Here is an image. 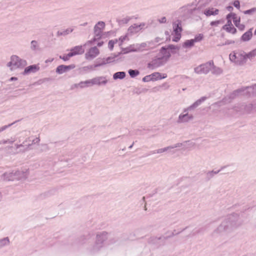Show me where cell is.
Segmentation results:
<instances>
[{"label": "cell", "mask_w": 256, "mask_h": 256, "mask_svg": "<svg viewBox=\"0 0 256 256\" xmlns=\"http://www.w3.org/2000/svg\"><path fill=\"white\" fill-rule=\"evenodd\" d=\"M239 216L233 213L228 216L218 226L214 233L216 234H222L231 231L235 228L239 224Z\"/></svg>", "instance_id": "6da1fadb"}, {"label": "cell", "mask_w": 256, "mask_h": 256, "mask_svg": "<svg viewBox=\"0 0 256 256\" xmlns=\"http://www.w3.org/2000/svg\"><path fill=\"white\" fill-rule=\"evenodd\" d=\"M29 175V170H17L5 173L2 175V178L6 181H22L28 178Z\"/></svg>", "instance_id": "7a4b0ae2"}, {"label": "cell", "mask_w": 256, "mask_h": 256, "mask_svg": "<svg viewBox=\"0 0 256 256\" xmlns=\"http://www.w3.org/2000/svg\"><path fill=\"white\" fill-rule=\"evenodd\" d=\"M255 92L256 85H254L252 86L248 87L246 88H241L240 89L237 90V91H235L229 96L228 97H227L223 104L229 102V101H231L238 97H252L253 96L255 95Z\"/></svg>", "instance_id": "3957f363"}, {"label": "cell", "mask_w": 256, "mask_h": 256, "mask_svg": "<svg viewBox=\"0 0 256 256\" xmlns=\"http://www.w3.org/2000/svg\"><path fill=\"white\" fill-rule=\"evenodd\" d=\"M108 79L105 77H98L93 79L88 80L80 82L79 83L76 84L71 87V89H80L85 87L93 86L94 85H105L108 83Z\"/></svg>", "instance_id": "277c9868"}, {"label": "cell", "mask_w": 256, "mask_h": 256, "mask_svg": "<svg viewBox=\"0 0 256 256\" xmlns=\"http://www.w3.org/2000/svg\"><path fill=\"white\" fill-rule=\"evenodd\" d=\"M229 59L232 62L237 65L245 64L248 60L247 53L241 50L232 52L229 55Z\"/></svg>", "instance_id": "5b68a950"}, {"label": "cell", "mask_w": 256, "mask_h": 256, "mask_svg": "<svg viewBox=\"0 0 256 256\" xmlns=\"http://www.w3.org/2000/svg\"><path fill=\"white\" fill-rule=\"evenodd\" d=\"M216 66L214 65V62L213 60H211L206 63L200 65L195 68L194 69L195 73L198 74H207L210 71L212 73L214 71Z\"/></svg>", "instance_id": "8992f818"}, {"label": "cell", "mask_w": 256, "mask_h": 256, "mask_svg": "<svg viewBox=\"0 0 256 256\" xmlns=\"http://www.w3.org/2000/svg\"><path fill=\"white\" fill-rule=\"evenodd\" d=\"M27 65L26 61L21 59L17 55H13L11 57V61L8 63L7 66L10 68L11 70H14L15 69L20 68L23 69Z\"/></svg>", "instance_id": "52a82bcc"}, {"label": "cell", "mask_w": 256, "mask_h": 256, "mask_svg": "<svg viewBox=\"0 0 256 256\" xmlns=\"http://www.w3.org/2000/svg\"><path fill=\"white\" fill-rule=\"evenodd\" d=\"M108 237V234L106 232L98 233L96 236L95 242L93 247V252H97L99 251L105 244Z\"/></svg>", "instance_id": "ba28073f"}, {"label": "cell", "mask_w": 256, "mask_h": 256, "mask_svg": "<svg viewBox=\"0 0 256 256\" xmlns=\"http://www.w3.org/2000/svg\"><path fill=\"white\" fill-rule=\"evenodd\" d=\"M171 57V55L165 54L150 62L148 65V67L150 69H157L165 64Z\"/></svg>", "instance_id": "9c48e42d"}, {"label": "cell", "mask_w": 256, "mask_h": 256, "mask_svg": "<svg viewBox=\"0 0 256 256\" xmlns=\"http://www.w3.org/2000/svg\"><path fill=\"white\" fill-rule=\"evenodd\" d=\"M85 50L83 48L82 46H76L73 48L71 49L70 51L67 54L64 55V56H61L60 58L64 60V61H67L71 58L76 56V55H80L84 53Z\"/></svg>", "instance_id": "30bf717a"}, {"label": "cell", "mask_w": 256, "mask_h": 256, "mask_svg": "<svg viewBox=\"0 0 256 256\" xmlns=\"http://www.w3.org/2000/svg\"><path fill=\"white\" fill-rule=\"evenodd\" d=\"M182 26L180 21H176L173 23V41L178 42L181 38Z\"/></svg>", "instance_id": "8fae6325"}, {"label": "cell", "mask_w": 256, "mask_h": 256, "mask_svg": "<svg viewBox=\"0 0 256 256\" xmlns=\"http://www.w3.org/2000/svg\"><path fill=\"white\" fill-rule=\"evenodd\" d=\"M167 78L166 74L161 73L159 72H156L152 74L151 75H147L143 78L144 82H154L157 81L162 80Z\"/></svg>", "instance_id": "7c38bea8"}, {"label": "cell", "mask_w": 256, "mask_h": 256, "mask_svg": "<svg viewBox=\"0 0 256 256\" xmlns=\"http://www.w3.org/2000/svg\"><path fill=\"white\" fill-rule=\"evenodd\" d=\"M145 26V24L144 23L134 24L131 26L128 30V35L132 36L138 33L143 29Z\"/></svg>", "instance_id": "4fadbf2b"}, {"label": "cell", "mask_w": 256, "mask_h": 256, "mask_svg": "<svg viewBox=\"0 0 256 256\" xmlns=\"http://www.w3.org/2000/svg\"><path fill=\"white\" fill-rule=\"evenodd\" d=\"M179 51V48L176 46L167 45L163 47L160 50V52L163 55L175 54L177 53Z\"/></svg>", "instance_id": "5bb4252c"}, {"label": "cell", "mask_w": 256, "mask_h": 256, "mask_svg": "<svg viewBox=\"0 0 256 256\" xmlns=\"http://www.w3.org/2000/svg\"><path fill=\"white\" fill-rule=\"evenodd\" d=\"M99 54V50L97 47H92L87 51L85 55V57L87 60H92L98 56Z\"/></svg>", "instance_id": "9a60e30c"}, {"label": "cell", "mask_w": 256, "mask_h": 256, "mask_svg": "<svg viewBox=\"0 0 256 256\" xmlns=\"http://www.w3.org/2000/svg\"><path fill=\"white\" fill-rule=\"evenodd\" d=\"M105 23L103 21L98 22L94 27V34L96 36H99L102 34L105 28Z\"/></svg>", "instance_id": "2e32d148"}, {"label": "cell", "mask_w": 256, "mask_h": 256, "mask_svg": "<svg viewBox=\"0 0 256 256\" xmlns=\"http://www.w3.org/2000/svg\"><path fill=\"white\" fill-rule=\"evenodd\" d=\"M76 65L74 64L70 65H62L58 66L56 69V72L59 74L65 73L66 72H69L74 68H75Z\"/></svg>", "instance_id": "e0dca14e"}, {"label": "cell", "mask_w": 256, "mask_h": 256, "mask_svg": "<svg viewBox=\"0 0 256 256\" xmlns=\"http://www.w3.org/2000/svg\"><path fill=\"white\" fill-rule=\"evenodd\" d=\"M185 144H186V143H179L177 144L173 145V146L167 147H165V148H162V149H160L157 150L155 152V153H156V154H161V153H165L166 152H168V151H170L171 150L174 149H176V148H180V147H181L184 146Z\"/></svg>", "instance_id": "ac0fdd59"}, {"label": "cell", "mask_w": 256, "mask_h": 256, "mask_svg": "<svg viewBox=\"0 0 256 256\" xmlns=\"http://www.w3.org/2000/svg\"><path fill=\"white\" fill-rule=\"evenodd\" d=\"M207 97H203L198 100L196 102H195L194 103L192 104V105L190 106V107H188L187 108L185 109V112L189 111H191V110H194L195 109L197 108L201 104H202V103H203L204 101L206 100Z\"/></svg>", "instance_id": "d6986e66"}, {"label": "cell", "mask_w": 256, "mask_h": 256, "mask_svg": "<svg viewBox=\"0 0 256 256\" xmlns=\"http://www.w3.org/2000/svg\"><path fill=\"white\" fill-rule=\"evenodd\" d=\"M223 29L226 31H227V32L230 33L232 34H235L237 32L236 28H235L234 26L232 23L231 21H228L227 23L223 26Z\"/></svg>", "instance_id": "ffe728a7"}, {"label": "cell", "mask_w": 256, "mask_h": 256, "mask_svg": "<svg viewBox=\"0 0 256 256\" xmlns=\"http://www.w3.org/2000/svg\"><path fill=\"white\" fill-rule=\"evenodd\" d=\"M40 67L38 65L35 64L31 65L26 68L24 71L25 74H29L31 73H35L39 70Z\"/></svg>", "instance_id": "44dd1931"}, {"label": "cell", "mask_w": 256, "mask_h": 256, "mask_svg": "<svg viewBox=\"0 0 256 256\" xmlns=\"http://www.w3.org/2000/svg\"><path fill=\"white\" fill-rule=\"evenodd\" d=\"M219 14V10L214 8H209L205 10L204 14L207 16H216Z\"/></svg>", "instance_id": "7402d4cb"}, {"label": "cell", "mask_w": 256, "mask_h": 256, "mask_svg": "<svg viewBox=\"0 0 256 256\" xmlns=\"http://www.w3.org/2000/svg\"><path fill=\"white\" fill-rule=\"evenodd\" d=\"M193 116L192 115L189 114V113L182 114L179 117L178 122L179 123H184L187 122L193 119Z\"/></svg>", "instance_id": "603a6c76"}, {"label": "cell", "mask_w": 256, "mask_h": 256, "mask_svg": "<svg viewBox=\"0 0 256 256\" xmlns=\"http://www.w3.org/2000/svg\"><path fill=\"white\" fill-rule=\"evenodd\" d=\"M253 28H251L247 32H246L242 36L241 39L243 41H248L250 40L253 37Z\"/></svg>", "instance_id": "cb8c5ba5"}, {"label": "cell", "mask_w": 256, "mask_h": 256, "mask_svg": "<svg viewBox=\"0 0 256 256\" xmlns=\"http://www.w3.org/2000/svg\"><path fill=\"white\" fill-rule=\"evenodd\" d=\"M233 20L235 25H236V26L237 27V28H238L239 29L241 30V31H243V30L245 29V26L244 25H242V24L240 23L241 18L239 17H238L237 16Z\"/></svg>", "instance_id": "d4e9b609"}, {"label": "cell", "mask_w": 256, "mask_h": 256, "mask_svg": "<svg viewBox=\"0 0 256 256\" xmlns=\"http://www.w3.org/2000/svg\"><path fill=\"white\" fill-rule=\"evenodd\" d=\"M74 29L72 28H68L67 29L63 30L60 31L58 33V36H65L67 35L68 34H70L73 31Z\"/></svg>", "instance_id": "484cf974"}, {"label": "cell", "mask_w": 256, "mask_h": 256, "mask_svg": "<svg viewBox=\"0 0 256 256\" xmlns=\"http://www.w3.org/2000/svg\"><path fill=\"white\" fill-rule=\"evenodd\" d=\"M10 243V241L8 237H6L4 238L0 239V249L2 248L8 246Z\"/></svg>", "instance_id": "4316f807"}, {"label": "cell", "mask_w": 256, "mask_h": 256, "mask_svg": "<svg viewBox=\"0 0 256 256\" xmlns=\"http://www.w3.org/2000/svg\"><path fill=\"white\" fill-rule=\"evenodd\" d=\"M195 41L194 39L189 40L183 43V47L185 48H190L193 47L195 44Z\"/></svg>", "instance_id": "83f0119b"}, {"label": "cell", "mask_w": 256, "mask_h": 256, "mask_svg": "<svg viewBox=\"0 0 256 256\" xmlns=\"http://www.w3.org/2000/svg\"><path fill=\"white\" fill-rule=\"evenodd\" d=\"M126 77V73L124 72H117L114 74L113 78L115 80L117 79H123Z\"/></svg>", "instance_id": "f1b7e54d"}, {"label": "cell", "mask_w": 256, "mask_h": 256, "mask_svg": "<svg viewBox=\"0 0 256 256\" xmlns=\"http://www.w3.org/2000/svg\"><path fill=\"white\" fill-rule=\"evenodd\" d=\"M248 59L251 61H254L256 59V49H254L248 54H247Z\"/></svg>", "instance_id": "f546056e"}, {"label": "cell", "mask_w": 256, "mask_h": 256, "mask_svg": "<svg viewBox=\"0 0 256 256\" xmlns=\"http://www.w3.org/2000/svg\"><path fill=\"white\" fill-rule=\"evenodd\" d=\"M128 40H129V38H128V35L123 36L121 37H120V39L118 40L119 45H123L125 43L128 41Z\"/></svg>", "instance_id": "4dcf8cb0"}, {"label": "cell", "mask_w": 256, "mask_h": 256, "mask_svg": "<svg viewBox=\"0 0 256 256\" xmlns=\"http://www.w3.org/2000/svg\"><path fill=\"white\" fill-rule=\"evenodd\" d=\"M128 72H129V74H130V76L132 78L136 77L138 76L139 75V74H140L139 71L137 70H132V69H131V70H129Z\"/></svg>", "instance_id": "1f68e13d"}, {"label": "cell", "mask_w": 256, "mask_h": 256, "mask_svg": "<svg viewBox=\"0 0 256 256\" xmlns=\"http://www.w3.org/2000/svg\"><path fill=\"white\" fill-rule=\"evenodd\" d=\"M117 42V40H111L109 42L108 48L111 51H112L114 49L115 44H116Z\"/></svg>", "instance_id": "d6a6232c"}, {"label": "cell", "mask_w": 256, "mask_h": 256, "mask_svg": "<svg viewBox=\"0 0 256 256\" xmlns=\"http://www.w3.org/2000/svg\"><path fill=\"white\" fill-rule=\"evenodd\" d=\"M31 47L32 49L33 50H36L38 49L39 45L37 41H33L31 42Z\"/></svg>", "instance_id": "836d02e7"}, {"label": "cell", "mask_w": 256, "mask_h": 256, "mask_svg": "<svg viewBox=\"0 0 256 256\" xmlns=\"http://www.w3.org/2000/svg\"><path fill=\"white\" fill-rule=\"evenodd\" d=\"M203 35L202 34H199L195 36V38L194 40L195 42H198L202 41V40L203 39Z\"/></svg>", "instance_id": "e575fe53"}, {"label": "cell", "mask_w": 256, "mask_h": 256, "mask_svg": "<svg viewBox=\"0 0 256 256\" xmlns=\"http://www.w3.org/2000/svg\"><path fill=\"white\" fill-rule=\"evenodd\" d=\"M236 16H237V15H236V14L234 13L233 12H231V13H230V14H229L228 15H227V19L228 20V21H231V20L234 19Z\"/></svg>", "instance_id": "d590c367"}, {"label": "cell", "mask_w": 256, "mask_h": 256, "mask_svg": "<svg viewBox=\"0 0 256 256\" xmlns=\"http://www.w3.org/2000/svg\"><path fill=\"white\" fill-rule=\"evenodd\" d=\"M256 8H253L252 9H250L249 10L246 11H244V13L246 14H249V15H252L253 14L255 13L256 12Z\"/></svg>", "instance_id": "8d00e7d4"}, {"label": "cell", "mask_w": 256, "mask_h": 256, "mask_svg": "<svg viewBox=\"0 0 256 256\" xmlns=\"http://www.w3.org/2000/svg\"><path fill=\"white\" fill-rule=\"evenodd\" d=\"M16 122H15L14 123H12V124H11L10 125H6V126H3V127H0V133L1 132H2L3 131H4L5 130H6V129H7L9 127H10L11 126H12L15 123H16Z\"/></svg>", "instance_id": "74e56055"}, {"label": "cell", "mask_w": 256, "mask_h": 256, "mask_svg": "<svg viewBox=\"0 0 256 256\" xmlns=\"http://www.w3.org/2000/svg\"><path fill=\"white\" fill-rule=\"evenodd\" d=\"M130 19V17H126V18H124L123 19H122L121 21H119V22H120V24H122L123 23V22H125L124 24L127 23L128 22H129Z\"/></svg>", "instance_id": "f35d334b"}, {"label": "cell", "mask_w": 256, "mask_h": 256, "mask_svg": "<svg viewBox=\"0 0 256 256\" xmlns=\"http://www.w3.org/2000/svg\"><path fill=\"white\" fill-rule=\"evenodd\" d=\"M234 5L237 9H240V2L239 1H236L234 3Z\"/></svg>", "instance_id": "ab89813d"}, {"label": "cell", "mask_w": 256, "mask_h": 256, "mask_svg": "<svg viewBox=\"0 0 256 256\" xmlns=\"http://www.w3.org/2000/svg\"><path fill=\"white\" fill-rule=\"evenodd\" d=\"M159 21L160 23H165L167 21V20L166 19L165 17H163V18H161L159 20Z\"/></svg>", "instance_id": "60d3db41"}, {"label": "cell", "mask_w": 256, "mask_h": 256, "mask_svg": "<svg viewBox=\"0 0 256 256\" xmlns=\"http://www.w3.org/2000/svg\"><path fill=\"white\" fill-rule=\"evenodd\" d=\"M227 10L230 12H232V11L233 10V8L231 6H229L228 7H227Z\"/></svg>", "instance_id": "b9f144b4"}, {"label": "cell", "mask_w": 256, "mask_h": 256, "mask_svg": "<svg viewBox=\"0 0 256 256\" xmlns=\"http://www.w3.org/2000/svg\"><path fill=\"white\" fill-rule=\"evenodd\" d=\"M2 198H3V195H2L1 192H0V201L2 200Z\"/></svg>", "instance_id": "7bdbcfd3"}, {"label": "cell", "mask_w": 256, "mask_h": 256, "mask_svg": "<svg viewBox=\"0 0 256 256\" xmlns=\"http://www.w3.org/2000/svg\"><path fill=\"white\" fill-rule=\"evenodd\" d=\"M103 43H104L103 42H101L98 43V46H101L103 45Z\"/></svg>", "instance_id": "ee69618b"}, {"label": "cell", "mask_w": 256, "mask_h": 256, "mask_svg": "<svg viewBox=\"0 0 256 256\" xmlns=\"http://www.w3.org/2000/svg\"><path fill=\"white\" fill-rule=\"evenodd\" d=\"M14 79H15V80H17V78H11V80H14Z\"/></svg>", "instance_id": "f6af8a7d"}]
</instances>
